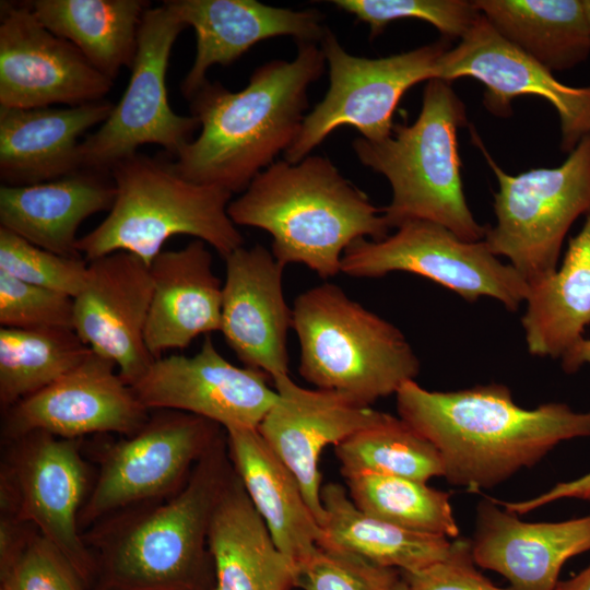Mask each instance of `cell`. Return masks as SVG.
<instances>
[{
	"label": "cell",
	"mask_w": 590,
	"mask_h": 590,
	"mask_svg": "<svg viewBox=\"0 0 590 590\" xmlns=\"http://www.w3.org/2000/svg\"><path fill=\"white\" fill-rule=\"evenodd\" d=\"M396 398L399 417L437 450L442 476L471 492L535 465L562 441L590 436V411L560 402L526 409L502 384L430 391L411 380Z\"/></svg>",
	"instance_id": "1"
},
{
	"label": "cell",
	"mask_w": 590,
	"mask_h": 590,
	"mask_svg": "<svg viewBox=\"0 0 590 590\" xmlns=\"http://www.w3.org/2000/svg\"><path fill=\"white\" fill-rule=\"evenodd\" d=\"M297 45L293 60L257 67L243 90L205 82L190 99L199 135L170 158L175 173L196 184L241 193L286 152L307 115L308 88L326 67L318 44Z\"/></svg>",
	"instance_id": "2"
},
{
	"label": "cell",
	"mask_w": 590,
	"mask_h": 590,
	"mask_svg": "<svg viewBox=\"0 0 590 590\" xmlns=\"http://www.w3.org/2000/svg\"><path fill=\"white\" fill-rule=\"evenodd\" d=\"M233 471L225 432L178 492L85 530L95 564L92 590H212L209 531Z\"/></svg>",
	"instance_id": "3"
},
{
	"label": "cell",
	"mask_w": 590,
	"mask_h": 590,
	"mask_svg": "<svg viewBox=\"0 0 590 590\" xmlns=\"http://www.w3.org/2000/svg\"><path fill=\"white\" fill-rule=\"evenodd\" d=\"M236 226L272 236V253L284 267L300 263L322 279L341 272L345 249L355 240L389 234L382 208L346 179L327 157L298 163L275 161L228 204Z\"/></svg>",
	"instance_id": "4"
},
{
	"label": "cell",
	"mask_w": 590,
	"mask_h": 590,
	"mask_svg": "<svg viewBox=\"0 0 590 590\" xmlns=\"http://www.w3.org/2000/svg\"><path fill=\"white\" fill-rule=\"evenodd\" d=\"M462 101L447 81H427L420 115L411 125H394L380 141L356 138L358 161L390 184L391 201L382 208L390 228L409 221L442 225L464 240L484 239L486 227L473 216L463 191L457 131L465 123Z\"/></svg>",
	"instance_id": "5"
},
{
	"label": "cell",
	"mask_w": 590,
	"mask_h": 590,
	"mask_svg": "<svg viewBox=\"0 0 590 590\" xmlns=\"http://www.w3.org/2000/svg\"><path fill=\"white\" fill-rule=\"evenodd\" d=\"M116 197L107 216L79 237L78 250L88 262L127 251L146 264L175 235L202 240L223 258L244 244L228 215L233 193L179 176L170 158L135 153L113 166Z\"/></svg>",
	"instance_id": "6"
},
{
	"label": "cell",
	"mask_w": 590,
	"mask_h": 590,
	"mask_svg": "<svg viewBox=\"0 0 590 590\" xmlns=\"http://www.w3.org/2000/svg\"><path fill=\"white\" fill-rule=\"evenodd\" d=\"M292 328L299 342V375L363 405L396 394L420 374V359L402 331L333 283L295 298Z\"/></svg>",
	"instance_id": "7"
},
{
	"label": "cell",
	"mask_w": 590,
	"mask_h": 590,
	"mask_svg": "<svg viewBox=\"0 0 590 590\" xmlns=\"http://www.w3.org/2000/svg\"><path fill=\"white\" fill-rule=\"evenodd\" d=\"M473 141L498 181L496 222L486 227L484 240L532 284L557 268L567 232L590 212V134L559 166L518 175L504 172L475 132Z\"/></svg>",
	"instance_id": "8"
},
{
	"label": "cell",
	"mask_w": 590,
	"mask_h": 590,
	"mask_svg": "<svg viewBox=\"0 0 590 590\" xmlns=\"http://www.w3.org/2000/svg\"><path fill=\"white\" fill-rule=\"evenodd\" d=\"M320 47L329 68V87L284 153V160L293 164L341 127H352L369 141L389 137L402 96L413 85L436 79L439 59L450 45L444 38L402 54L367 58L347 52L328 30Z\"/></svg>",
	"instance_id": "9"
},
{
	"label": "cell",
	"mask_w": 590,
	"mask_h": 590,
	"mask_svg": "<svg viewBox=\"0 0 590 590\" xmlns=\"http://www.w3.org/2000/svg\"><path fill=\"white\" fill-rule=\"evenodd\" d=\"M225 432L194 414L151 410L139 432L103 449L97 476L79 515L81 532L120 510L178 492Z\"/></svg>",
	"instance_id": "10"
},
{
	"label": "cell",
	"mask_w": 590,
	"mask_h": 590,
	"mask_svg": "<svg viewBox=\"0 0 590 590\" xmlns=\"http://www.w3.org/2000/svg\"><path fill=\"white\" fill-rule=\"evenodd\" d=\"M83 438L35 430L2 441L0 514L31 523L52 542L93 589L95 564L79 527L91 489Z\"/></svg>",
	"instance_id": "11"
},
{
	"label": "cell",
	"mask_w": 590,
	"mask_h": 590,
	"mask_svg": "<svg viewBox=\"0 0 590 590\" xmlns=\"http://www.w3.org/2000/svg\"><path fill=\"white\" fill-rule=\"evenodd\" d=\"M409 272L450 290L470 303L491 297L516 311L529 283L494 255L484 239L469 241L428 221H409L380 240L361 238L344 251L341 272L353 278H381Z\"/></svg>",
	"instance_id": "12"
},
{
	"label": "cell",
	"mask_w": 590,
	"mask_h": 590,
	"mask_svg": "<svg viewBox=\"0 0 590 590\" xmlns=\"http://www.w3.org/2000/svg\"><path fill=\"white\" fill-rule=\"evenodd\" d=\"M186 27L164 3L146 10L128 86L108 118L81 142L82 169L110 173L114 165L146 144L162 146L174 158L193 140L198 120L176 114L166 88L170 52Z\"/></svg>",
	"instance_id": "13"
},
{
	"label": "cell",
	"mask_w": 590,
	"mask_h": 590,
	"mask_svg": "<svg viewBox=\"0 0 590 590\" xmlns=\"http://www.w3.org/2000/svg\"><path fill=\"white\" fill-rule=\"evenodd\" d=\"M113 81L68 40L47 30L27 1L0 5V107L98 102Z\"/></svg>",
	"instance_id": "14"
},
{
	"label": "cell",
	"mask_w": 590,
	"mask_h": 590,
	"mask_svg": "<svg viewBox=\"0 0 590 590\" xmlns=\"http://www.w3.org/2000/svg\"><path fill=\"white\" fill-rule=\"evenodd\" d=\"M116 369L114 362L92 351L58 380L1 412L2 441L35 430L68 439L135 434L151 410Z\"/></svg>",
	"instance_id": "15"
},
{
	"label": "cell",
	"mask_w": 590,
	"mask_h": 590,
	"mask_svg": "<svg viewBox=\"0 0 590 590\" xmlns=\"http://www.w3.org/2000/svg\"><path fill=\"white\" fill-rule=\"evenodd\" d=\"M470 76L486 86L484 104L506 117L511 101L520 95L544 98L557 111L560 149L570 153L590 134V86L566 85L552 71L503 37L480 14L459 44L439 59L436 79L450 82Z\"/></svg>",
	"instance_id": "16"
},
{
	"label": "cell",
	"mask_w": 590,
	"mask_h": 590,
	"mask_svg": "<svg viewBox=\"0 0 590 590\" xmlns=\"http://www.w3.org/2000/svg\"><path fill=\"white\" fill-rule=\"evenodd\" d=\"M267 378L262 371L228 362L208 334L191 356L154 359L131 387L149 410L194 414L227 430L258 428L276 400Z\"/></svg>",
	"instance_id": "17"
},
{
	"label": "cell",
	"mask_w": 590,
	"mask_h": 590,
	"mask_svg": "<svg viewBox=\"0 0 590 590\" xmlns=\"http://www.w3.org/2000/svg\"><path fill=\"white\" fill-rule=\"evenodd\" d=\"M152 291L150 266L116 251L88 261L73 298L74 331L92 351L114 362L130 386L154 361L144 338Z\"/></svg>",
	"instance_id": "18"
},
{
	"label": "cell",
	"mask_w": 590,
	"mask_h": 590,
	"mask_svg": "<svg viewBox=\"0 0 590 590\" xmlns=\"http://www.w3.org/2000/svg\"><path fill=\"white\" fill-rule=\"evenodd\" d=\"M274 387L276 400L257 429L297 479L321 527L326 520L319 469L323 449L374 424L384 412L335 391L300 387L290 375L276 377Z\"/></svg>",
	"instance_id": "19"
},
{
	"label": "cell",
	"mask_w": 590,
	"mask_h": 590,
	"mask_svg": "<svg viewBox=\"0 0 590 590\" xmlns=\"http://www.w3.org/2000/svg\"><path fill=\"white\" fill-rule=\"evenodd\" d=\"M220 331L246 367L273 380L288 375L287 333L292 309L283 294V270L261 245L237 248L225 258Z\"/></svg>",
	"instance_id": "20"
},
{
	"label": "cell",
	"mask_w": 590,
	"mask_h": 590,
	"mask_svg": "<svg viewBox=\"0 0 590 590\" xmlns=\"http://www.w3.org/2000/svg\"><path fill=\"white\" fill-rule=\"evenodd\" d=\"M196 34V56L181 81V94L190 101L208 81L215 64L229 66L259 42L291 36L299 43L320 44L328 27L315 9L292 10L256 0L163 1Z\"/></svg>",
	"instance_id": "21"
},
{
	"label": "cell",
	"mask_w": 590,
	"mask_h": 590,
	"mask_svg": "<svg viewBox=\"0 0 590 590\" xmlns=\"http://www.w3.org/2000/svg\"><path fill=\"white\" fill-rule=\"evenodd\" d=\"M470 544L475 564L502 575L511 590H555L564 564L590 551V515L527 522L486 497Z\"/></svg>",
	"instance_id": "22"
},
{
	"label": "cell",
	"mask_w": 590,
	"mask_h": 590,
	"mask_svg": "<svg viewBox=\"0 0 590 590\" xmlns=\"http://www.w3.org/2000/svg\"><path fill=\"white\" fill-rule=\"evenodd\" d=\"M114 106L102 99L66 107H0L2 185H35L81 170L84 134L101 126Z\"/></svg>",
	"instance_id": "23"
},
{
	"label": "cell",
	"mask_w": 590,
	"mask_h": 590,
	"mask_svg": "<svg viewBox=\"0 0 590 590\" xmlns=\"http://www.w3.org/2000/svg\"><path fill=\"white\" fill-rule=\"evenodd\" d=\"M150 271L153 291L144 338L154 359L220 331L223 284L205 243L194 239L180 249L161 251Z\"/></svg>",
	"instance_id": "24"
},
{
	"label": "cell",
	"mask_w": 590,
	"mask_h": 590,
	"mask_svg": "<svg viewBox=\"0 0 590 590\" xmlns=\"http://www.w3.org/2000/svg\"><path fill=\"white\" fill-rule=\"evenodd\" d=\"M116 197L110 173L81 169L28 186L0 187V226L66 257H82L78 229L87 217L109 211Z\"/></svg>",
	"instance_id": "25"
},
{
	"label": "cell",
	"mask_w": 590,
	"mask_h": 590,
	"mask_svg": "<svg viewBox=\"0 0 590 590\" xmlns=\"http://www.w3.org/2000/svg\"><path fill=\"white\" fill-rule=\"evenodd\" d=\"M226 439L250 502L276 547L297 567L315 553L322 536L297 479L257 428L227 429Z\"/></svg>",
	"instance_id": "26"
},
{
	"label": "cell",
	"mask_w": 590,
	"mask_h": 590,
	"mask_svg": "<svg viewBox=\"0 0 590 590\" xmlns=\"http://www.w3.org/2000/svg\"><path fill=\"white\" fill-rule=\"evenodd\" d=\"M209 550L212 590L295 588L296 565L276 547L235 470L214 511Z\"/></svg>",
	"instance_id": "27"
},
{
	"label": "cell",
	"mask_w": 590,
	"mask_h": 590,
	"mask_svg": "<svg viewBox=\"0 0 590 590\" xmlns=\"http://www.w3.org/2000/svg\"><path fill=\"white\" fill-rule=\"evenodd\" d=\"M529 287L521 318L527 349L533 356L562 358L590 324V212L562 264Z\"/></svg>",
	"instance_id": "28"
},
{
	"label": "cell",
	"mask_w": 590,
	"mask_h": 590,
	"mask_svg": "<svg viewBox=\"0 0 590 590\" xmlns=\"http://www.w3.org/2000/svg\"><path fill=\"white\" fill-rule=\"evenodd\" d=\"M37 20L71 43L110 81L122 68L131 70L139 31L151 8L143 0H34L27 1Z\"/></svg>",
	"instance_id": "29"
},
{
	"label": "cell",
	"mask_w": 590,
	"mask_h": 590,
	"mask_svg": "<svg viewBox=\"0 0 590 590\" xmlns=\"http://www.w3.org/2000/svg\"><path fill=\"white\" fill-rule=\"evenodd\" d=\"M320 497L326 520L318 546L345 551L400 571L423 569L449 552L451 540L446 536L408 530L363 512L340 484L323 485Z\"/></svg>",
	"instance_id": "30"
},
{
	"label": "cell",
	"mask_w": 590,
	"mask_h": 590,
	"mask_svg": "<svg viewBox=\"0 0 590 590\" xmlns=\"http://www.w3.org/2000/svg\"><path fill=\"white\" fill-rule=\"evenodd\" d=\"M474 4L503 37L552 72L571 69L590 55L583 0H476Z\"/></svg>",
	"instance_id": "31"
},
{
	"label": "cell",
	"mask_w": 590,
	"mask_h": 590,
	"mask_svg": "<svg viewBox=\"0 0 590 590\" xmlns=\"http://www.w3.org/2000/svg\"><path fill=\"white\" fill-rule=\"evenodd\" d=\"M91 352L73 329L1 327V412L58 380Z\"/></svg>",
	"instance_id": "32"
},
{
	"label": "cell",
	"mask_w": 590,
	"mask_h": 590,
	"mask_svg": "<svg viewBox=\"0 0 590 590\" xmlns=\"http://www.w3.org/2000/svg\"><path fill=\"white\" fill-rule=\"evenodd\" d=\"M344 479L363 473L394 475L427 482L442 476L434 446L401 417L382 413L334 447Z\"/></svg>",
	"instance_id": "33"
},
{
	"label": "cell",
	"mask_w": 590,
	"mask_h": 590,
	"mask_svg": "<svg viewBox=\"0 0 590 590\" xmlns=\"http://www.w3.org/2000/svg\"><path fill=\"white\" fill-rule=\"evenodd\" d=\"M345 481L352 502L369 516L416 532L450 540L459 536L450 494L427 482L373 473L352 475Z\"/></svg>",
	"instance_id": "34"
},
{
	"label": "cell",
	"mask_w": 590,
	"mask_h": 590,
	"mask_svg": "<svg viewBox=\"0 0 590 590\" xmlns=\"http://www.w3.org/2000/svg\"><path fill=\"white\" fill-rule=\"evenodd\" d=\"M331 3L367 24L370 39L402 19L422 20L435 26L446 39H461L481 14L474 1L465 0H333Z\"/></svg>",
	"instance_id": "35"
},
{
	"label": "cell",
	"mask_w": 590,
	"mask_h": 590,
	"mask_svg": "<svg viewBox=\"0 0 590 590\" xmlns=\"http://www.w3.org/2000/svg\"><path fill=\"white\" fill-rule=\"evenodd\" d=\"M83 257H66L40 248L0 226V271L23 282L75 297L87 271Z\"/></svg>",
	"instance_id": "36"
},
{
	"label": "cell",
	"mask_w": 590,
	"mask_h": 590,
	"mask_svg": "<svg viewBox=\"0 0 590 590\" xmlns=\"http://www.w3.org/2000/svg\"><path fill=\"white\" fill-rule=\"evenodd\" d=\"M0 590H91L64 554L36 528L0 567Z\"/></svg>",
	"instance_id": "37"
},
{
	"label": "cell",
	"mask_w": 590,
	"mask_h": 590,
	"mask_svg": "<svg viewBox=\"0 0 590 590\" xmlns=\"http://www.w3.org/2000/svg\"><path fill=\"white\" fill-rule=\"evenodd\" d=\"M400 570L373 564L352 553L318 546L297 566L302 590H385Z\"/></svg>",
	"instance_id": "38"
},
{
	"label": "cell",
	"mask_w": 590,
	"mask_h": 590,
	"mask_svg": "<svg viewBox=\"0 0 590 590\" xmlns=\"http://www.w3.org/2000/svg\"><path fill=\"white\" fill-rule=\"evenodd\" d=\"M73 297L23 282L0 271L1 327L73 329Z\"/></svg>",
	"instance_id": "39"
},
{
	"label": "cell",
	"mask_w": 590,
	"mask_h": 590,
	"mask_svg": "<svg viewBox=\"0 0 590 590\" xmlns=\"http://www.w3.org/2000/svg\"><path fill=\"white\" fill-rule=\"evenodd\" d=\"M475 564L470 540L456 538L446 557L416 571H400L410 590H511L486 578Z\"/></svg>",
	"instance_id": "40"
},
{
	"label": "cell",
	"mask_w": 590,
	"mask_h": 590,
	"mask_svg": "<svg viewBox=\"0 0 590 590\" xmlns=\"http://www.w3.org/2000/svg\"><path fill=\"white\" fill-rule=\"evenodd\" d=\"M590 496V472L570 481L559 482L546 492L524 500L500 502L498 504L506 510L523 515L546 504L564 498L587 499Z\"/></svg>",
	"instance_id": "41"
},
{
	"label": "cell",
	"mask_w": 590,
	"mask_h": 590,
	"mask_svg": "<svg viewBox=\"0 0 590 590\" xmlns=\"http://www.w3.org/2000/svg\"><path fill=\"white\" fill-rule=\"evenodd\" d=\"M585 364L590 365V339L582 338L564 354L562 367L565 373L573 374Z\"/></svg>",
	"instance_id": "42"
},
{
	"label": "cell",
	"mask_w": 590,
	"mask_h": 590,
	"mask_svg": "<svg viewBox=\"0 0 590 590\" xmlns=\"http://www.w3.org/2000/svg\"><path fill=\"white\" fill-rule=\"evenodd\" d=\"M555 590H590V564L565 580H558Z\"/></svg>",
	"instance_id": "43"
},
{
	"label": "cell",
	"mask_w": 590,
	"mask_h": 590,
	"mask_svg": "<svg viewBox=\"0 0 590 590\" xmlns=\"http://www.w3.org/2000/svg\"><path fill=\"white\" fill-rule=\"evenodd\" d=\"M385 590H410L406 582L403 580L401 573L397 575L385 588Z\"/></svg>",
	"instance_id": "44"
},
{
	"label": "cell",
	"mask_w": 590,
	"mask_h": 590,
	"mask_svg": "<svg viewBox=\"0 0 590 590\" xmlns=\"http://www.w3.org/2000/svg\"><path fill=\"white\" fill-rule=\"evenodd\" d=\"M583 5H585V10L590 22V0H583Z\"/></svg>",
	"instance_id": "45"
},
{
	"label": "cell",
	"mask_w": 590,
	"mask_h": 590,
	"mask_svg": "<svg viewBox=\"0 0 590 590\" xmlns=\"http://www.w3.org/2000/svg\"><path fill=\"white\" fill-rule=\"evenodd\" d=\"M586 500L590 502V496Z\"/></svg>",
	"instance_id": "46"
}]
</instances>
